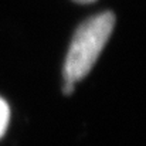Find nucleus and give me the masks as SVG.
Segmentation results:
<instances>
[{"label":"nucleus","instance_id":"obj_1","mask_svg":"<svg viewBox=\"0 0 146 146\" xmlns=\"http://www.w3.org/2000/svg\"><path fill=\"white\" fill-rule=\"evenodd\" d=\"M115 27V14L102 11L85 19L74 31L65 55L62 75L64 91L70 94L74 84L81 81L94 67Z\"/></svg>","mask_w":146,"mask_h":146},{"label":"nucleus","instance_id":"obj_2","mask_svg":"<svg viewBox=\"0 0 146 146\" xmlns=\"http://www.w3.org/2000/svg\"><path fill=\"white\" fill-rule=\"evenodd\" d=\"M9 119H10V109L9 105L4 99L0 98V136L4 133L7 125H9Z\"/></svg>","mask_w":146,"mask_h":146},{"label":"nucleus","instance_id":"obj_3","mask_svg":"<svg viewBox=\"0 0 146 146\" xmlns=\"http://www.w3.org/2000/svg\"><path fill=\"white\" fill-rule=\"evenodd\" d=\"M75 3H81V4H88V3H94L95 0H72Z\"/></svg>","mask_w":146,"mask_h":146}]
</instances>
